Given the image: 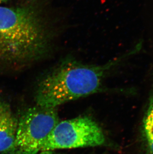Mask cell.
<instances>
[{
	"label": "cell",
	"mask_w": 153,
	"mask_h": 154,
	"mask_svg": "<svg viewBox=\"0 0 153 154\" xmlns=\"http://www.w3.org/2000/svg\"><path fill=\"white\" fill-rule=\"evenodd\" d=\"M141 44L101 65L84 64L72 58L64 60L41 80L36 91L37 105L56 108L100 91L107 73L139 52Z\"/></svg>",
	"instance_id": "6da1fadb"
},
{
	"label": "cell",
	"mask_w": 153,
	"mask_h": 154,
	"mask_svg": "<svg viewBox=\"0 0 153 154\" xmlns=\"http://www.w3.org/2000/svg\"><path fill=\"white\" fill-rule=\"evenodd\" d=\"M48 45L47 31L35 8L0 7V65L36 60Z\"/></svg>",
	"instance_id": "7a4b0ae2"
},
{
	"label": "cell",
	"mask_w": 153,
	"mask_h": 154,
	"mask_svg": "<svg viewBox=\"0 0 153 154\" xmlns=\"http://www.w3.org/2000/svg\"><path fill=\"white\" fill-rule=\"evenodd\" d=\"M103 130L91 118L79 116L58 122L39 148V152L104 145Z\"/></svg>",
	"instance_id": "3957f363"
},
{
	"label": "cell",
	"mask_w": 153,
	"mask_h": 154,
	"mask_svg": "<svg viewBox=\"0 0 153 154\" xmlns=\"http://www.w3.org/2000/svg\"><path fill=\"white\" fill-rule=\"evenodd\" d=\"M59 122L56 108L37 106L28 109L17 121L13 144L1 154H38L44 140Z\"/></svg>",
	"instance_id": "277c9868"
},
{
	"label": "cell",
	"mask_w": 153,
	"mask_h": 154,
	"mask_svg": "<svg viewBox=\"0 0 153 154\" xmlns=\"http://www.w3.org/2000/svg\"><path fill=\"white\" fill-rule=\"evenodd\" d=\"M17 121L10 105L0 98V153H4L13 144Z\"/></svg>",
	"instance_id": "5b68a950"
},
{
	"label": "cell",
	"mask_w": 153,
	"mask_h": 154,
	"mask_svg": "<svg viewBox=\"0 0 153 154\" xmlns=\"http://www.w3.org/2000/svg\"><path fill=\"white\" fill-rule=\"evenodd\" d=\"M141 138L145 154H153V93L143 117Z\"/></svg>",
	"instance_id": "8992f818"
},
{
	"label": "cell",
	"mask_w": 153,
	"mask_h": 154,
	"mask_svg": "<svg viewBox=\"0 0 153 154\" xmlns=\"http://www.w3.org/2000/svg\"><path fill=\"white\" fill-rule=\"evenodd\" d=\"M38 154H58L52 151H45L40 152Z\"/></svg>",
	"instance_id": "52a82bcc"
},
{
	"label": "cell",
	"mask_w": 153,
	"mask_h": 154,
	"mask_svg": "<svg viewBox=\"0 0 153 154\" xmlns=\"http://www.w3.org/2000/svg\"><path fill=\"white\" fill-rule=\"evenodd\" d=\"M7 1H8V0H0V4L5 2Z\"/></svg>",
	"instance_id": "ba28073f"
}]
</instances>
